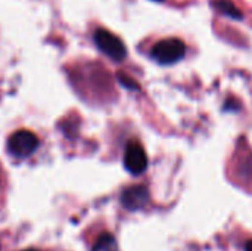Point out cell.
I'll list each match as a JSON object with an SVG mask.
<instances>
[{"instance_id": "8992f818", "label": "cell", "mask_w": 252, "mask_h": 251, "mask_svg": "<svg viewBox=\"0 0 252 251\" xmlns=\"http://www.w3.org/2000/svg\"><path fill=\"white\" fill-rule=\"evenodd\" d=\"M211 7L219 12L220 15L233 19V21H244L245 15L242 10H239L232 0H211Z\"/></svg>"}, {"instance_id": "6da1fadb", "label": "cell", "mask_w": 252, "mask_h": 251, "mask_svg": "<svg viewBox=\"0 0 252 251\" xmlns=\"http://www.w3.org/2000/svg\"><path fill=\"white\" fill-rule=\"evenodd\" d=\"M186 55V44L183 40L170 37L155 43L149 52L152 61L159 65H173L182 61Z\"/></svg>"}, {"instance_id": "8fae6325", "label": "cell", "mask_w": 252, "mask_h": 251, "mask_svg": "<svg viewBox=\"0 0 252 251\" xmlns=\"http://www.w3.org/2000/svg\"><path fill=\"white\" fill-rule=\"evenodd\" d=\"M24 251H38V250H35V249H27V250H24Z\"/></svg>"}, {"instance_id": "3957f363", "label": "cell", "mask_w": 252, "mask_h": 251, "mask_svg": "<svg viewBox=\"0 0 252 251\" xmlns=\"http://www.w3.org/2000/svg\"><path fill=\"white\" fill-rule=\"evenodd\" d=\"M38 146V138L30 130H18L7 141V149L18 158L30 157Z\"/></svg>"}, {"instance_id": "52a82bcc", "label": "cell", "mask_w": 252, "mask_h": 251, "mask_svg": "<svg viewBox=\"0 0 252 251\" xmlns=\"http://www.w3.org/2000/svg\"><path fill=\"white\" fill-rule=\"evenodd\" d=\"M92 251H118V244L111 234H102L94 243Z\"/></svg>"}, {"instance_id": "30bf717a", "label": "cell", "mask_w": 252, "mask_h": 251, "mask_svg": "<svg viewBox=\"0 0 252 251\" xmlns=\"http://www.w3.org/2000/svg\"><path fill=\"white\" fill-rule=\"evenodd\" d=\"M152 1H157V3H162V1H165V0H152Z\"/></svg>"}, {"instance_id": "7a4b0ae2", "label": "cell", "mask_w": 252, "mask_h": 251, "mask_svg": "<svg viewBox=\"0 0 252 251\" xmlns=\"http://www.w3.org/2000/svg\"><path fill=\"white\" fill-rule=\"evenodd\" d=\"M94 44L97 46V49L105 53L108 58H111L115 62H123L127 58V47L123 43V40L120 37H117L115 34H112L108 30L99 28L94 31L93 36Z\"/></svg>"}, {"instance_id": "ba28073f", "label": "cell", "mask_w": 252, "mask_h": 251, "mask_svg": "<svg viewBox=\"0 0 252 251\" xmlns=\"http://www.w3.org/2000/svg\"><path fill=\"white\" fill-rule=\"evenodd\" d=\"M118 77V81L124 86V87H127V89H130V90H134V89H139V86H137V83L133 80V78H130V77H127L126 74H118L117 75Z\"/></svg>"}, {"instance_id": "9c48e42d", "label": "cell", "mask_w": 252, "mask_h": 251, "mask_svg": "<svg viewBox=\"0 0 252 251\" xmlns=\"http://www.w3.org/2000/svg\"><path fill=\"white\" fill-rule=\"evenodd\" d=\"M245 251H252V240L247 243V246H245Z\"/></svg>"}, {"instance_id": "277c9868", "label": "cell", "mask_w": 252, "mask_h": 251, "mask_svg": "<svg viewBox=\"0 0 252 251\" xmlns=\"http://www.w3.org/2000/svg\"><path fill=\"white\" fill-rule=\"evenodd\" d=\"M124 167L131 175H142L148 167V155L137 142H130L124 152Z\"/></svg>"}, {"instance_id": "5b68a950", "label": "cell", "mask_w": 252, "mask_h": 251, "mask_svg": "<svg viewBox=\"0 0 252 251\" xmlns=\"http://www.w3.org/2000/svg\"><path fill=\"white\" fill-rule=\"evenodd\" d=\"M149 203V191L143 185H134L124 189L121 195V204L130 212L142 210Z\"/></svg>"}]
</instances>
